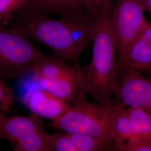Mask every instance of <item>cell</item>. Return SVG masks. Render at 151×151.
Here are the masks:
<instances>
[{
	"instance_id": "6da1fadb",
	"label": "cell",
	"mask_w": 151,
	"mask_h": 151,
	"mask_svg": "<svg viewBox=\"0 0 151 151\" xmlns=\"http://www.w3.org/2000/svg\"><path fill=\"white\" fill-rule=\"evenodd\" d=\"M99 19L87 14L55 19L28 11L16 12L11 28L29 39L43 44L54 54L82 72L80 56L92 41Z\"/></svg>"
},
{
	"instance_id": "7a4b0ae2",
	"label": "cell",
	"mask_w": 151,
	"mask_h": 151,
	"mask_svg": "<svg viewBox=\"0 0 151 151\" xmlns=\"http://www.w3.org/2000/svg\"><path fill=\"white\" fill-rule=\"evenodd\" d=\"M113 1L100 17L93 38L90 63L82 68L83 87L86 94L96 103L111 105L119 80L116 69L117 47L112 25Z\"/></svg>"
},
{
	"instance_id": "3957f363",
	"label": "cell",
	"mask_w": 151,
	"mask_h": 151,
	"mask_svg": "<svg viewBox=\"0 0 151 151\" xmlns=\"http://www.w3.org/2000/svg\"><path fill=\"white\" fill-rule=\"evenodd\" d=\"M125 108L117 102L111 105L93 104L85 97L70 104V107L49 125L54 129L70 133L91 135L113 144L114 124L120 110Z\"/></svg>"
},
{
	"instance_id": "277c9868",
	"label": "cell",
	"mask_w": 151,
	"mask_h": 151,
	"mask_svg": "<svg viewBox=\"0 0 151 151\" xmlns=\"http://www.w3.org/2000/svg\"><path fill=\"white\" fill-rule=\"evenodd\" d=\"M51 56L21 33L0 25V78L4 82L32 72L36 65Z\"/></svg>"
},
{
	"instance_id": "5b68a950",
	"label": "cell",
	"mask_w": 151,
	"mask_h": 151,
	"mask_svg": "<svg viewBox=\"0 0 151 151\" xmlns=\"http://www.w3.org/2000/svg\"><path fill=\"white\" fill-rule=\"evenodd\" d=\"M139 0H116L112 11V25L117 47L116 69L130 44L149 23Z\"/></svg>"
},
{
	"instance_id": "8992f818",
	"label": "cell",
	"mask_w": 151,
	"mask_h": 151,
	"mask_svg": "<svg viewBox=\"0 0 151 151\" xmlns=\"http://www.w3.org/2000/svg\"><path fill=\"white\" fill-rule=\"evenodd\" d=\"M119 76L114 92L115 101L124 107L140 108L151 115V79H146L130 67L124 68Z\"/></svg>"
},
{
	"instance_id": "52a82bcc",
	"label": "cell",
	"mask_w": 151,
	"mask_h": 151,
	"mask_svg": "<svg viewBox=\"0 0 151 151\" xmlns=\"http://www.w3.org/2000/svg\"><path fill=\"white\" fill-rule=\"evenodd\" d=\"M21 100L30 113L42 119L51 120L58 117L70 107V104L37 86L29 88L22 96Z\"/></svg>"
},
{
	"instance_id": "ba28073f",
	"label": "cell",
	"mask_w": 151,
	"mask_h": 151,
	"mask_svg": "<svg viewBox=\"0 0 151 151\" xmlns=\"http://www.w3.org/2000/svg\"><path fill=\"white\" fill-rule=\"evenodd\" d=\"M43 126L42 118L35 114L7 115L0 111V139L8 141L11 146Z\"/></svg>"
},
{
	"instance_id": "9c48e42d",
	"label": "cell",
	"mask_w": 151,
	"mask_h": 151,
	"mask_svg": "<svg viewBox=\"0 0 151 151\" xmlns=\"http://www.w3.org/2000/svg\"><path fill=\"white\" fill-rule=\"evenodd\" d=\"M126 67L137 70H151V24L145 28L130 44L117 68L118 74Z\"/></svg>"
},
{
	"instance_id": "30bf717a",
	"label": "cell",
	"mask_w": 151,
	"mask_h": 151,
	"mask_svg": "<svg viewBox=\"0 0 151 151\" xmlns=\"http://www.w3.org/2000/svg\"><path fill=\"white\" fill-rule=\"evenodd\" d=\"M20 10L63 17L87 14L84 0H27Z\"/></svg>"
},
{
	"instance_id": "8fae6325",
	"label": "cell",
	"mask_w": 151,
	"mask_h": 151,
	"mask_svg": "<svg viewBox=\"0 0 151 151\" xmlns=\"http://www.w3.org/2000/svg\"><path fill=\"white\" fill-rule=\"evenodd\" d=\"M36 85L53 94L69 104H72L86 97L83 87V82L80 80L60 78L48 80L42 78H33Z\"/></svg>"
},
{
	"instance_id": "7c38bea8",
	"label": "cell",
	"mask_w": 151,
	"mask_h": 151,
	"mask_svg": "<svg viewBox=\"0 0 151 151\" xmlns=\"http://www.w3.org/2000/svg\"><path fill=\"white\" fill-rule=\"evenodd\" d=\"M32 72L33 78L48 80L70 78L82 81V72L72 65L65 64L64 60L56 55H52L39 62L35 66Z\"/></svg>"
},
{
	"instance_id": "4fadbf2b",
	"label": "cell",
	"mask_w": 151,
	"mask_h": 151,
	"mask_svg": "<svg viewBox=\"0 0 151 151\" xmlns=\"http://www.w3.org/2000/svg\"><path fill=\"white\" fill-rule=\"evenodd\" d=\"M134 138L142 141H151V115L133 106L125 107Z\"/></svg>"
},
{
	"instance_id": "5bb4252c",
	"label": "cell",
	"mask_w": 151,
	"mask_h": 151,
	"mask_svg": "<svg viewBox=\"0 0 151 151\" xmlns=\"http://www.w3.org/2000/svg\"><path fill=\"white\" fill-rule=\"evenodd\" d=\"M48 135L44 125L25 136L11 147L15 151H52Z\"/></svg>"
},
{
	"instance_id": "9a60e30c",
	"label": "cell",
	"mask_w": 151,
	"mask_h": 151,
	"mask_svg": "<svg viewBox=\"0 0 151 151\" xmlns=\"http://www.w3.org/2000/svg\"><path fill=\"white\" fill-rule=\"evenodd\" d=\"M133 138V131L125 107L120 110L114 124L112 140L115 150L122 151L123 147Z\"/></svg>"
},
{
	"instance_id": "2e32d148",
	"label": "cell",
	"mask_w": 151,
	"mask_h": 151,
	"mask_svg": "<svg viewBox=\"0 0 151 151\" xmlns=\"http://www.w3.org/2000/svg\"><path fill=\"white\" fill-rule=\"evenodd\" d=\"M76 151H113V143L91 135L68 133Z\"/></svg>"
},
{
	"instance_id": "e0dca14e",
	"label": "cell",
	"mask_w": 151,
	"mask_h": 151,
	"mask_svg": "<svg viewBox=\"0 0 151 151\" xmlns=\"http://www.w3.org/2000/svg\"><path fill=\"white\" fill-rule=\"evenodd\" d=\"M27 0H0V25L7 26Z\"/></svg>"
},
{
	"instance_id": "ac0fdd59",
	"label": "cell",
	"mask_w": 151,
	"mask_h": 151,
	"mask_svg": "<svg viewBox=\"0 0 151 151\" xmlns=\"http://www.w3.org/2000/svg\"><path fill=\"white\" fill-rule=\"evenodd\" d=\"M48 139L52 151H76L75 147L67 132L49 134Z\"/></svg>"
},
{
	"instance_id": "d6986e66",
	"label": "cell",
	"mask_w": 151,
	"mask_h": 151,
	"mask_svg": "<svg viewBox=\"0 0 151 151\" xmlns=\"http://www.w3.org/2000/svg\"><path fill=\"white\" fill-rule=\"evenodd\" d=\"M114 0H84L85 8L87 14L96 19L106 11Z\"/></svg>"
},
{
	"instance_id": "ffe728a7",
	"label": "cell",
	"mask_w": 151,
	"mask_h": 151,
	"mask_svg": "<svg viewBox=\"0 0 151 151\" xmlns=\"http://www.w3.org/2000/svg\"><path fill=\"white\" fill-rule=\"evenodd\" d=\"M14 100L12 89L0 78V111L9 113Z\"/></svg>"
},
{
	"instance_id": "44dd1931",
	"label": "cell",
	"mask_w": 151,
	"mask_h": 151,
	"mask_svg": "<svg viewBox=\"0 0 151 151\" xmlns=\"http://www.w3.org/2000/svg\"><path fill=\"white\" fill-rule=\"evenodd\" d=\"M122 151H151V141H142L133 138L123 147Z\"/></svg>"
},
{
	"instance_id": "7402d4cb",
	"label": "cell",
	"mask_w": 151,
	"mask_h": 151,
	"mask_svg": "<svg viewBox=\"0 0 151 151\" xmlns=\"http://www.w3.org/2000/svg\"><path fill=\"white\" fill-rule=\"evenodd\" d=\"M145 11H148L151 15V0H139Z\"/></svg>"
},
{
	"instance_id": "603a6c76",
	"label": "cell",
	"mask_w": 151,
	"mask_h": 151,
	"mask_svg": "<svg viewBox=\"0 0 151 151\" xmlns=\"http://www.w3.org/2000/svg\"><path fill=\"white\" fill-rule=\"evenodd\" d=\"M149 72H150V73H151V70H149Z\"/></svg>"
}]
</instances>
